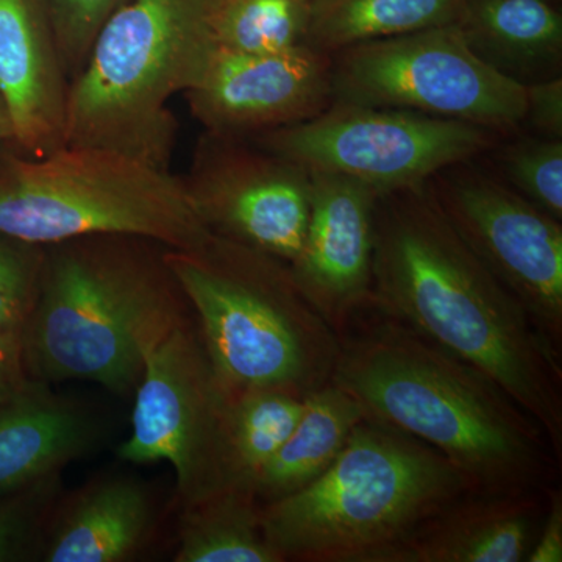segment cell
I'll list each match as a JSON object with an SVG mask.
<instances>
[{
  "mask_svg": "<svg viewBox=\"0 0 562 562\" xmlns=\"http://www.w3.org/2000/svg\"><path fill=\"white\" fill-rule=\"evenodd\" d=\"M372 272V310L490 376L561 457V351L462 241L430 181L380 195Z\"/></svg>",
  "mask_w": 562,
  "mask_h": 562,
  "instance_id": "6da1fadb",
  "label": "cell"
},
{
  "mask_svg": "<svg viewBox=\"0 0 562 562\" xmlns=\"http://www.w3.org/2000/svg\"><path fill=\"white\" fill-rule=\"evenodd\" d=\"M339 339L331 382L366 419L428 443L476 490H543L549 441L490 376L380 313Z\"/></svg>",
  "mask_w": 562,
  "mask_h": 562,
  "instance_id": "7a4b0ae2",
  "label": "cell"
},
{
  "mask_svg": "<svg viewBox=\"0 0 562 562\" xmlns=\"http://www.w3.org/2000/svg\"><path fill=\"white\" fill-rule=\"evenodd\" d=\"M146 243L98 235L44 246L38 299L22 333L29 373L120 395L136 390L147 351L181 321L165 251L155 257Z\"/></svg>",
  "mask_w": 562,
  "mask_h": 562,
  "instance_id": "3957f363",
  "label": "cell"
},
{
  "mask_svg": "<svg viewBox=\"0 0 562 562\" xmlns=\"http://www.w3.org/2000/svg\"><path fill=\"white\" fill-rule=\"evenodd\" d=\"M471 491L480 490L438 450L364 417L327 471L262 506V531L281 561L387 562Z\"/></svg>",
  "mask_w": 562,
  "mask_h": 562,
  "instance_id": "277c9868",
  "label": "cell"
},
{
  "mask_svg": "<svg viewBox=\"0 0 562 562\" xmlns=\"http://www.w3.org/2000/svg\"><path fill=\"white\" fill-rule=\"evenodd\" d=\"M165 261L233 395L283 391L306 397L331 382L341 339L286 262L214 233L199 249H166Z\"/></svg>",
  "mask_w": 562,
  "mask_h": 562,
  "instance_id": "5b68a950",
  "label": "cell"
},
{
  "mask_svg": "<svg viewBox=\"0 0 562 562\" xmlns=\"http://www.w3.org/2000/svg\"><path fill=\"white\" fill-rule=\"evenodd\" d=\"M214 0H131L103 22L69 81L65 146L98 147L171 169L169 103L198 87L217 50Z\"/></svg>",
  "mask_w": 562,
  "mask_h": 562,
  "instance_id": "8992f818",
  "label": "cell"
},
{
  "mask_svg": "<svg viewBox=\"0 0 562 562\" xmlns=\"http://www.w3.org/2000/svg\"><path fill=\"white\" fill-rule=\"evenodd\" d=\"M0 235L43 247L120 235L195 250L213 232L171 169L98 147L31 157L0 144Z\"/></svg>",
  "mask_w": 562,
  "mask_h": 562,
  "instance_id": "52a82bcc",
  "label": "cell"
},
{
  "mask_svg": "<svg viewBox=\"0 0 562 562\" xmlns=\"http://www.w3.org/2000/svg\"><path fill=\"white\" fill-rule=\"evenodd\" d=\"M331 94L497 133L519 127L527 111V85L480 58L457 22L335 52Z\"/></svg>",
  "mask_w": 562,
  "mask_h": 562,
  "instance_id": "ba28073f",
  "label": "cell"
},
{
  "mask_svg": "<svg viewBox=\"0 0 562 562\" xmlns=\"http://www.w3.org/2000/svg\"><path fill=\"white\" fill-rule=\"evenodd\" d=\"M497 132L416 111L333 101L312 120L251 136L308 172L360 181L380 195L428 183L491 149Z\"/></svg>",
  "mask_w": 562,
  "mask_h": 562,
  "instance_id": "9c48e42d",
  "label": "cell"
},
{
  "mask_svg": "<svg viewBox=\"0 0 562 562\" xmlns=\"http://www.w3.org/2000/svg\"><path fill=\"white\" fill-rule=\"evenodd\" d=\"M232 401L202 336L187 322H177L147 351L121 460L168 461L184 506L235 486L228 450Z\"/></svg>",
  "mask_w": 562,
  "mask_h": 562,
  "instance_id": "30bf717a",
  "label": "cell"
},
{
  "mask_svg": "<svg viewBox=\"0 0 562 562\" xmlns=\"http://www.w3.org/2000/svg\"><path fill=\"white\" fill-rule=\"evenodd\" d=\"M430 188L462 241L561 351V221L469 161L443 169Z\"/></svg>",
  "mask_w": 562,
  "mask_h": 562,
  "instance_id": "8fae6325",
  "label": "cell"
},
{
  "mask_svg": "<svg viewBox=\"0 0 562 562\" xmlns=\"http://www.w3.org/2000/svg\"><path fill=\"white\" fill-rule=\"evenodd\" d=\"M214 235L291 265L305 238L312 173L251 139L205 132L187 179Z\"/></svg>",
  "mask_w": 562,
  "mask_h": 562,
  "instance_id": "7c38bea8",
  "label": "cell"
},
{
  "mask_svg": "<svg viewBox=\"0 0 562 562\" xmlns=\"http://www.w3.org/2000/svg\"><path fill=\"white\" fill-rule=\"evenodd\" d=\"M184 98L205 132L251 138L312 120L330 105L331 55L308 44L273 54L217 47Z\"/></svg>",
  "mask_w": 562,
  "mask_h": 562,
  "instance_id": "4fadbf2b",
  "label": "cell"
},
{
  "mask_svg": "<svg viewBox=\"0 0 562 562\" xmlns=\"http://www.w3.org/2000/svg\"><path fill=\"white\" fill-rule=\"evenodd\" d=\"M312 173L301 251L290 271L305 297L339 336L373 305V235L380 194L360 181Z\"/></svg>",
  "mask_w": 562,
  "mask_h": 562,
  "instance_id": "5bb4252c",
  "label": "cell"
},
{
  "mask_svg": "<svg viewBox=\"0 0 562 562\" xmlns=\"http://www.w3.org/2000/svg\"><path fill=\"white\" fill-rule=\"evenodd\" d=\"M68 90L49 0H0V98L18 150L44 157L65 146Z\"/></svg>",
  "mask_w": 562,
  "mask_h": 562,
  "instance_id": "9a60e30c",
  "label": "cell"
},
{
  "mask_svg": "<svg viewBox=\"0 0 562 562\" xmlns=\"http://www.w3.org/2000/svg\"><path fill=\"white\" fill-rule=\"evenodd\" d=\"M538 491H471L432 516L387 562L527 561L543 519Z\"/></svg>",
  "mask_w": 562,
  "mask_h": 562,
  "instance_id": "2e32d148",
  "label": "cell"
},
{
  "mask_svg": "<svg viewBox=\"0 0 562 562\" xmlns=\"http://www.w3.org/2000/svg\"><path fill=\"white\" fill-rule=\"evenodd\" d=\"M91 420L40 386L0 405V497L21 492L87 452Z\"/></svg>",
  "mask_w": 562,
  "mask_h": 562,
  "instance_id": "e0dca14e",
  "label": "cell"
},
{
  "mask_svg": "<svg viewBox=\"0 0 562 562\" xmlns=\"http://www.w3.org/2000/svg\"><path fill=\"white\" fill-rule=\"evenodd\" d=\"M469 46L517 81L550 79L562 54V16L550 0H464L458 20Z\"/></svg>",
  "mask_w": 562,
  "mask_h": 562,
  "instance_id": "ac0fdd59",
  "label": "cell"
},
{
  "mask_svg": "<svg viewBox=\"0 0 562 562\" xmlns=\"http://www.w3.org/2000/svg\"><path fill=\"white\" fill-rule=\"evenodd\" d=\"M151 506L140 484L128 479L99 483L81 495L58 525L47 562H116L139 549L149 531Z\"/></svg>",
  "mask_w": 562,
  "mask_h": 562,
  "instance_id": "d6986e66",
  "label": "cell"
},
{
  "mask_svg": "<svg viewBox=\"0 0 562 562\" xmlns=\"http://www.w3.org/2000/svg\"><path fill=\"white\" fill-rule=\"evenodd\" d=\"M360 403L333 382L310 392L294 431L254 483L266 503L313 483L342 452L364 419Z\"/></svg>",
  "mask_w": 562,
  "mask_h": 562,
  "instance_id": "ffe728a7",
  "label": "cell"
},
{
  "mask_svg": "<svg viewBox=\"0 0 562 562\" xmlns=\"http://www.w3.org/2000/svg\"><path fill=\"white\" fill-rule=\"evenodd\" d=\"M464 0H312L306 44L335 54L458 20Z\"/></svg>",
  "mask_w": 562,
  "mask_h": 562,
  "instance_id": "44dd1931",
  "label": "cell"
},
{
  "mask_svg": "<svg viewBox=\"0 0 562 562\" xmlns=\"http://www.w3.org/2000/svg\"><path fill=\"white\" fill-rule=\"evenodd\" d=\"M254 487L235 484L184 506L179 562H280L266 539Z\"/></svg>",
  "mask_w": 562,
  "mask_h": 562,
  "instance_id": "7402d4cb",
  "label": "cell"
},
{
  "mask_svg": "<svg viewBox=\"0 0 562 562\" xmlns=\"http://www.w3.org/2000/svg\"><path fill=\"white\" fill-rule=\"evenodd\" d=\"M305 397L283 391L233 395L228 450L235 484L254 487L262 469L288 441L301 419Z\"/></svg>",
  "mask_w": 562,
  "mask_h": 562,
  "instance_id": "603a6c76",
  "label": "cell"
},
{
  "mask_svg": "<svg viewBox=\"0 0 562 562\" xmlns=\"http://www.w3.org/2000/svg\"><path fill=\"white\" fill-rule=\"evenodd\" d=\"M312 0H214L211 29L217 47L273 54L306 44Z\"/></svg>",
  "mask_w": 562,
  "mask_h": 562,
  "instance_id": "cb8c5ba5",
  "label": "cell"
},
{
  "mask_svg": "<svg viewBox=\"0 0 562 562\" xmlns=\"http://www.w3.org/2000/svg\"><path fill=\"white\" fill-rule=\"evenodd\" d=\"M502 171L509 187L562 220V139L520 138L501 151Z\"/></svg>",
  "mask_w": 562,
  "mask_h": 562,
  "instance_id": "d4e9b609",
  "label": "cell"
},
{
  "mask_svg": "<svg viewBox=\"0 0 562 562\" xmlns=\"http://www.w3.org/2000/svg\"><path fill=\"white\" fill-rule=\"evenodd\" d=\"M44 247L0 235V336L21 338L40 294Z\"/></svg>",
  "mask_w": 562,
  "mask_h": 562,
  "instance_id": "484cf974",
  "label": "cell"
},
{
  "mask_svg": "<svg viewBox=\"0 0 562 562\" xmlns=\"http://www.w3.org/2000/svg\"><path fill=\"white\" fill-rule=\"evenodd\" d=\"M52 21L69 81L83 68L103 22L131 0H49Z\"/></svg>",
  "mask_w": 562,
  "mask_h": 562,
  "instance_id": "4316f807",
  "label": "cell"
},
{
  "mask_svg": "<svg viewBox=\"0 0 562 562\" xmlns=\"http://www.w3.org/2000/svg\"><path fill=\"white\" fill-rule=\"evenodd\" d=\"M54 475L0 503V561L13 560L31 535L36 517L54 494Z\"/></svg>",
  "mask_w": 562,
  "mask_h": 562,
  "instance_id": "83f0119b",
  "label": "cell"
},
{
  "mask_svg": "<svg viewBox=\"0 0 562 562\" xmlns=\"http://www.w3.org/2000/svg\"><path fill=\"white\" fill-rule=\"evenodd\" d=\"M525 121L530 122L541 136L562 139L561 77L527 83Z\"/></svg>",
  "mask_w": 562,
  "mask_h": 562,
  "instance_id": "f1b7e54d",
  "label": "cell"
},
{
  "mask_svg": "<svg viewBox=\"0 0 562 562\" xmlns=\"http://www.w3.org/2000/svg\"><path fill=\"white\" fill-rule=\"evenodd\" d=\"M549 494L538 538L532 546L528 562L562 561V495L561 491L546 490Z\"/></svg>",
  "mask_w": 562,
  "mask_h": 562,
  "instance_id": "f546056e",
  "label": "cell"
},
{
  "mask_svg": "<svg viewBox=\"0 0 562 562\" xmlns=\"http://www.w3.org/2000/svg\"><path fill=\"white\" fill-rule=\"evenodd\" d=\"M27 373L22 339L0 336V405L20 397L32 386Z\"/></svg>",
  "mask_w": 562,
  "mask_h": 562,
  "instance_id": "4dcf8cb0",
  "label": "cell"
},
{
  "mask_svg": "<svg viewBox=\"0 0 562 562\" xmlns=\"http://www.w3.org/2000/svg\"><path fill=\"white\" fill-rule=\"evenodd\" d=\"M14 131L9 110L0 98V144H13Z\"/></svg>",
  "mask_w": 562,
  "mask_h": 562,
  "instance_id": "1f68e13d",
  "label": "cell"
}]
</instances>
